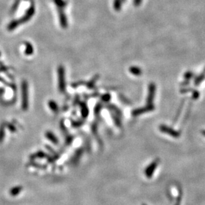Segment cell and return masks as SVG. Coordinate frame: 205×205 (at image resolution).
I'll use <instances>...</instances> for the list:
<instances>
[{"instance_id": "1", "label": "cell", "mask_w": 205, "mask_h": 205, "mask_svg": "<svg viewBox=\"0 0 205 205\" xmlns=\"http://www.w3.org/2000/svg\"><path fill=\"white\" fill-rule=\"evenodd\" d=\"M159 159H156V160H155L153 162H152V163L150 164L148 167H147V169H145V176H146L147 177L150 178L152 177V175H153L156 167H157V165H159Z\"/></svg>"}, {"instance_id": "2", "label": "cell", "mask_w": 205, "mask_h": 205, "mask_svg": "<svg viewBox=\"0 0 205 205\" xmlns=\"http://www.w3.org/2000/svg\"><path fill=\"white\" fill-rule=\"evenodd\" d=\"M159 130H160L162 132L170 135L173 137H179V136H180L179 132H178L177 131H175V130H173V129H172L171 128L167 127V126L165 125L160 126Z\"/></svg>"}, {"instance_id": "3", "label": "cell", "mask_w": 205, "mask_h": 205, "mask_svg": "<svg viewBox=\"0 0 205 205\" xmlns=\"http://www.w3.org/2000/svg\"><path fill=\"white\" fill-rule=\"evenodd\" d=\"M23 102L22 106L23 108L26 109L28 106V95H27V83L23 84Z\"/></svg>"}, {"instance_id": "4", "label": "cell", "mask_w": 205, "mask_h": 205, "mask_svg": "<svg viewBox=\"0 0 205 205\" xmlns=\"http://www.w3.org/2000/svg\"><path fill=\"white\" fill-rule=\"evenodd\" d=\"M154 109V107L152 106V105H149L148 106H146L145 108L134 109V110L132 112V114L133 115V116H137L140 115V114H142L152 111V109Z\"/></svg>"}, {"instance_id": "5", "label": "cell", "mask_w": 205, "mask_h": 205, "mask_svg": "<svg viewBox=\"0 0 205 205\" xmlns=\"http://www.w3.org/2000/svg\"><path fill=\"white\" fill-rule=\"evenodd\" d=\"M64 71L63 69L60 68L59 70V88L62 92L64 90Z\"/></svg>"}, {"instance_id": "6", "label": "cell", "mask_w": 205, "mask_h": 205, "mask_svg": "<svg viewBox=\"0 0 205 205\" xmlns=\"http://www.w3.org/2000/svg\"><path fill=\"white\" fill-rule=\"evenodd\" d=\"M46 135L47 136V138H48L49 139H50L51 141H52V142L54 143V144H56V143H58V140L56 139V137L54 136V135L52 134V133H51V132H47L46 133Z\"/></svg>"}, {"instance_id": "7", "label": "cell", "mask_w": 205, "mask_h": 205, "mask_svg": "<svg viewBox=\"0 0 205 205\" xmlns=\"http://www.w3.org/2000/svg\"><path fill=\"white\" fill-rule=\"evenodd\" d=\"M21 188L20 187H14L13 189H11V194L13 195V196H16V195H17L19 192H21Z\"/></svg>"}, {"instance_id": "8", "label": "cell", "mask_w": 205, "mask_h": 205, "mask_svg": "<svg viewBox=\"0 0 205 205\" xmlns=\"http://www.w3.org/2000/svg\"><path fill=\"white\" fill-rule=\"evenodd\" d=\"M178 190H179V195H178L179 196L177 197V201H176L175 205H180L181 202V197H182V190H181V188L180 189H179L178 188Z\"/></svg>"}, {"instance_id": "9", "label": "cell", "mask_w": 205, "mask_h": 205, "mask_svg": "<svg viewBox=\"0 0 205 205\" xmlns=\"http://www.w3.org/2000/svg\"><path fill=\"white\" fill-rule=\"evenodd\" d=\"M117 115L116 114V116L115 115H114V114H112V118H113V120H114V122H115L116 124L118 126V127L119 128H120L121 126V121H120V120H119L118 117L116 116Z\"/></svg>"}, {"instance_id": "10", "label": "cell", "mask_w": 205, "mask_h": 205, "mask_svg": "<svg viewBox=\"0 0 205 205\" xmlns=\"http://www.w3.org/2000/svg\"><path fill=\"white\" fill-rule=\"evenodd\" d=\"M202 134L204 135L205 136V130H203V131H202Z\"/></svg>"}, {"instance_id": "11", "label": "cell", "mask_w": 205, "mask_h": 205, "mask_svg": "<svg viewBox=\"0 0 205 205\" xmlns=\"http://www.w3.org/2000/svg\"><path fill=\"white\" fill-rule=\"evenodd\" d=\"M143 205H145V204H143Z\"/></svg>"}]
</instances>
